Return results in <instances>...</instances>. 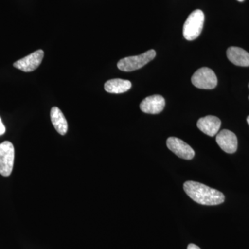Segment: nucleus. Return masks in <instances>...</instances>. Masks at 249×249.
I'll list each match as a JSON object with an SVG mask.
<instances>
[{
  "label": "nucleus",
  "instance_id": "nucleus-7",
  "mask_svg": "<svg viewBox=\"0 0 249 249\" xmlns=\"http://www.w3.org/2000/svg\"><path fill=\"white\" fill-rule=\"evenodd\" d=\"M167 146L170 151L183 160H191L196 154L188 144L177 137H169L167 140Z\"/></svg>",
  "mask_w": 249,
  "mask_h": 249
},
{
  "label": "nucleus",
  "instance_id": "nucleus-9",
  "mask_svg": "<svg viewBox=\"0 0 249 249\" xmlns=\"http://www.w3.org/2000/svg\"><path fill=\"white\" fill-rule=\"evenodd\" d=\"M216 142L222 150L227 153L232 154L237 150V137L231 131L223 129L217 134Z\"/></svg>",
  "mask_w": 249,
  "mask_h": 249
},
{
  "label": "nucleus",
  "instance_id": "nucleus-3",
  "mask_svg": "<svg viewBox=\"0 0 249 249\" xmlns=\"http://www.w3.org/2000/svg\"><path fill=\"white\" fill-rule=\"evenodd\" d=\"M156 52L150 49L145 53L135 56L121 59L117 64L118 68L123 71H133L139 70L155 58Z\"/></svg>",
  "mask_w": 249,
  "mask_h": 249
},
{
  "label": "nucleus",
  "instance_id": "nucleus-4",
  "mask_svg": "<svg viewBox=\"0 0 249 249\" xmlns=\"http://www.w3.org/2000/svg\"><path fill=\"white\" fill-rule=\"evenodd\" d=\"M191 81L194 86L201 89H213L217 85L215 73L208 67L199 69L192 76Z\"/></svg>",
  "mask_w": 249,
  "mask_h": 249
},
{
  "label": "nucleus",
  "instance_id": "nucleus-5",
  "mask_svg": "<svg viewBox=\"0 0 249 249\" xmlns=\"http://www.w3.org/2000/svg\"><path fill=\"white\" fill-rule=\"evenodd\" d=\"M15 149L10 142L0 144V174L4 177L11 175L14 168Z\"/></svg>",
  "mask_w": 249,
  "mask_h": 249
},
{
  "label": "nucleus",
  "instance_id": "nucleus-1",
  "mask_svg": "<svg viewBox=\"0 0 249 249\" xmlns=\"http://www.w3.org/2000/svg\"><path fill=\"white\" fill-rule=\"evenodd\" d=\"M183 189L187 196L201 205L215 206L222 204L225 199V196L221 192L196 181H186L183 184Z\"/></svg>",
  "mask_w": 249,
  "mask_h": 249
},
{
  "label": "nucleus",
  "instance_id": "nucleus-10",
  "mask_svg": "<svg viewBox=\"0 0 249 249\" xmlns=\"http://www.w3.org/2000/svg\"><path fill=\"white\" fill-rule=\"evenodd\" d=\"M221 124L222 122L219 118L214 116H206L199 119L196 125L203 133L210 137H214L219 132Z\"/></svg>",
  "mask_w": 249,
  "mask_h": 249
},
{
  "label": "nucleus",
  "instance_id": "nucleus-18",
  "mask_svg": "<svg viewBox=\"0 0 249 249\" xmlns=\"http://www.w3.org/2000/svg\"></svg>",
  "mask_w": 249,
  "mask_h": 249
},
{
  "label": "nucleus",
  "instance_id": "nucleus-8",
  "mask_svg": "<svg viewBox=\"0 0 249 249\" xmlns=\"http://www.w3.org/2000/svg\"><path fill=\"white\" fill-rule=\"evenodd\" d=\"M165 101L160 95H153L142 100L140 104V109L146 114H160L164 109Z\"/></svg>",
  "mask_w": 249,
  "mask_h": 249
},
{
  "label": "nucleus",
  "instance_id": "nucleus-12",
  "mask_svg": "<svg viewBox=\"0 0 249 249\" xmlns=\"http://www.w3.org/2000/svg\"><path fill=\"white\" fill-rule=\"evenodd\" d=\"M51 120L57 132L61 135H65L68 130V124L63 113L58 107H52L51 110Z\"/></svg>",
  "mask_w": 249,
  "mask_h": 249
},
{
  "label": "nucleus",
  "instance_id": "nucleus-16",
  "mask_svg": "<svg viewBox=\"0 0 249 249\" xmlns=\"http://www.w3.org/2000/svg\"><path fill=\"white\" fill-rule=\"evenodd\" d=\"M247 123H248V124H249V116L247 117Z\"/></svg>",
  "mask_w": 249,
  "mask_h": 249
},
{
  "label": "nucleus",
  "instance_id": "nucleus-14",
  "mask_svg": "<svg viewBox=\"0 0 249 249\" xmlns=\"http://www.w3.org/2000/svg\"><path fill=\"white\" fill-rule=\"evenodd\" d=\"M5 132H6V128H5L4 124H3L1 117H0V136L3 135Z\"/></svg>",
  "mask_w": 249,
  "mask_h": 249
},
{
  "label": "nucleus",
  "instance_id": "nucleus-13",
  "mask_svg": "<svg viewBox=\"0 0 249 249\" xmlns=\"http://www.w3.org/2000/svg\"><path fill=\"white\" fill-rule=\"evenodd\" d=\"M105 90L108 93H122L128 91L132 88V83L127 80L115 78L106 82Z\"/></svg>",
  "mask_w": 249,
  "mask_h": 249
},
{
  "label": "nucleus",
  "instance_id": "nucleus-6",
  "mask_svg": "<svg viewBox=\"0 0 249 249\" xmlns=\"http://www.w3.org/2000/svg\"><path fill=\"white\" fill-rule=\"evenodd\" d=\"M44 53L42 49L36 51L30 55L18 60L14 64V67L24 72H31L36 70L43 60Z\"/></svg>",
  "mask_w": 249,
  "mask_h": 249
},
{
  "label": "nucleus",
  "instance_id": "nucleus-2",
  "mask_svg": "<svg viewBox=\"0 0 249 249\" xmlns=\"http://www.w3.org/2000/svg\"><path fill=\"white\" fill-rule=\"evenodd\" d=\"M205 16L202 11L196 9L192 12L184 23L183 35L187 40H196L200 36L204 27Z\"/></svg>",
  "mask_w": 249,
  "mask_h": 249
},
{
  "label": "nucleus",
  "instance_id": "nucleus-15",
  "mask_svg": "<svg viewBox=\"0 0 249 249\" xmlns=\"http://www.w3.org/2000/svg\"><path fill=\"white\" fill-rule=\"evenodd\" d=\"M187 249H201L197 246L194 245V244H190L188 246V248Z\"/></svg>",
  "mask_w": 249,
  "mask_h": 249
},
{
  "label": "nucleus",
  "instance_id": "nucleus-17",
  "mask_svg": "<svg viewBox=\"0 0 249 249\" xmlns=\"http://www.w3.org/2000/svg\"><path fill=\"white\" fill-rule=\"evenodd\" d=\"M238 1H240V2H242V1H245V0H237Z\"/></svg>",
  "mask_w": 249,
  "mask_h": 249
},
{
  "label": "nucleus",
  "instance_id": "nucleus-11",
  "mask_svg": "<svg viewBox=\"0 0 249 249\" xmlns=\"http://www.w3.org/2000/svg\"><path fill=\"white\" fill-rule=\"evenodd\" d=\"M227 58L234 65L240 67H249V53L245 49L231 47L227 49Z\"/></svg>",
  "mask_w": 249,
  "mask_h": 249
}]
</instances>
